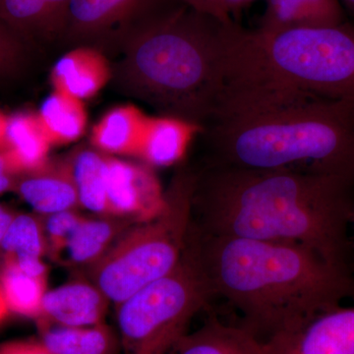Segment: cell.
Segmentation results:
<instances>
[{"mask_svg": "<svg viewBox=\"0 0 354 354\" xmlns=\"http://www.w3.org/2000/svg\"><path fill=\"white\" fill-rule=\"evenodd\" d=\"M198 138L205 165L354 176V102L225 77Z\"/></svg>", "mask_w": 354, "mask_h": 354, "instance_id": "6da1fadb", "label": "cell"}, {"mask_svg": "<svg viewBox=\"0 0 354 354\" xmlns=\"http://www.w3.org/2000/svg\"><path fill=\"white\" fill-rule=\"evenodd\" d=\"M196 213L199 234L298 244L353 270L354 176L204 165Z\"/></svg>", "mask_w": 354, "mask_h": 354, "instance_id": "7a4b0ae2", "label": "cell"}, {"mask_svg": "<svg viewBox=\"0 0 354 354\" xmlns=\"http://www.w3.org/2000/svg\"><path fill=\"white\" fill-rule=\"evenodd\" d=\"M194 239L215 297L241 314V326L266 342L354 298V270L288 242L211 236Z\"/></svg>", "mask_w": 354, "mask_h": 354, "instance_id": "3957f363", "label": "cell"}, {"mask_svg": "<svg viewBox=\"0 0 354 354\" xmlns=\"http://www.w3.org/2000/svg\"><path fill=\"white\" fill-rule=\"evenodd\" d=\"M234 21L183 4L128 35L113 76L125 93L160 115L203 127L223 86L225 43Z\"/></svg>", "mask_w": 354, "mask_h": 354, "instance_id": "277c9868", "label": "cell"}, {"mask_svg": "<svg viewBox=\"0 0 354 354\" xmlns=\"http://www.w3.org/2000/svg\"><path fill=\"white\" fill-rule=\"evenodd\" d=\"M223 77L260 79L354 102V25L228 31Z\"/></svg>", "mask_w": 354, "mask_h": 354, "instance_id": "5b68a950", "label": "cell"}, {"mask_svg": "<svg viewBox=\"0 0 354 354\" xmlns=\"http://www.w3.org/2000/svg\"><path fill=\"white\" fill-rule=\"evenodd\" d=\"M196 171L183 167L165 191L164 208L138 223L91 266L95 283L118 305L178 265L189 244Z\"/></svg>", "mask_w": 354, "mask_h": 354, "instance_id": "8992f818", "label": "cell"}, {"mask_svg": "<svg viewBox=\"0 0 354 354\" xmlns=\"http://www.w3.org/2000/svg\"><path fill=\"white\" fill-rule=\"evenodd\" d=\"M214 297L190 237L183 259L169 274L116 305L123 354H171Z\"/></svg>", "mask_w": 354, "mask_h": 354, "instance_id": "52a82bcc", "label": "cell"}, {"mask_svg": "<svg viewBox=\"0 0 354 354\" xmlns=\"http://www.w3.org/2000/svg\"><path fill=\"white\" fill-rule=\"evenodd\" d=\"M183 0H70L64 39L75 46L121 44L130 32Z\"/></svg>", "mask_w": 354, "mask_h": 354, "instance_id": "ba28073f", "label": "cell"}, {"mask_svg": "<svg viewBox=\"0 0 354 354\" xmlns=\"http://www.w3.org/2000/svg\"><path fill=\"white\" fill-rule=\"evenodd\" d=\"M264 344L268 354H354V306L324 311Z\"/></svg>", "mask_w": 354, "mask_h": 354, "instance_id": "9c48e42d", "label": "cell"}, {"mask_svg": "<svg viewBox=\"0 0 354 354\" xmlns=\"http://www.w3.org/2000/svg\"><path fill=\"white\" fill-rule=\"evenodd\" d=\"M108 199L111 216L138 223L158 215L165 196L150 167L108 156Z\"/></svg>", "mask_w": 354, "mask_h": 354, "instance_id": "30bf717a", "label": "cell"}, {"mask_svg": "<svg viewBox=\"0 0 354 354\" xmlns=\"http://www.w3.org/2000/svg\"><path fill=\"white\" fill-rule=\"evenodd\" d=\"M113 77V69L97 46H75L53 65V91L85 101L99 94Z\"/></svg>", "mask_w": 354, "mask_h": 354, "instance_id": "8fae6325", "label": "cell"}, {"mask_svg": "<svg viewBox=\"0 0 354 354\" xmlns=\"http://www.w3.org/2000/svg\"><path fill=\"white\" fill-rule=\"evenodd\" d=\"M111 300L95 283L73 281L46 291L38 321L84 327L104 323Z\"/></svg>", "mask_w": 354, "mask_h": 354, "instance_id": "7c38bea8", "label": "cell"}, {"mask_svg": "<svg viewBox=\"0 0 354 354\" xmlns=\"http://www.w3.org/2000/svg\"><path fill=\"white\" fill-rule=\"evenodd\" d=\"M70 0H0V20L23 41L64 39Z\"/></svg>", "mask_w": 354, "mask_h": 354, "instance_id": "4fadbf2b", "label": "cell"}, {"mask_svg": "<svg viewBox=\"0 0 354 354\" xmlns=\"http://www.w3.org/2000/svg\"><path fill=\"white\" fill-rule=\"evenodd\" d=\"M15 190L41 216L76 209L78 195L67 162L50 165L23 174Z\"/></svg>", "mask_w": 354, "mask_h": 354, "instance_id": "5bb4252c", "label": "cell"}, {"mask_svg": "<svg viewBox=\"0 0 354 354\" xmlns=\"http://www.w3.org/2000/svg\"><path fill=\"white\" fill-rule=\"evenodd\" d=\"M201 130L195 123L174 116H150L138 158L150 167L179 164Z\"/></svg>", "mask_w": 354, "mask_h": 354, "instance_id": "9a60e30c", "label": "cell"}, {"mask_svg": "<svg viewBox=\"0 0 354 354\" xmlns=\"http://www.w3.org/2000/svg\"><path fill=\"white\" fill-rule=\"evenodd\" d=\"M149 118L134 104L115 106L95 123L91 144L104 155L138 158Z\"/></svg>", "mask_w": 354, "mask_h": 354, "instance_id": "2e32d148", "label": "cell"}, {"mask_svg": "<svg viewBox=\"0 0 354 354\" xmlns=\"http://www.w3.org/2000/svg\"><path fill=\"white\" fill-rule=\"evenodd\" d=\"M344 22L346 15L339 0H267L258 29L278 32L328 27Z\"/></svg>", "mask_w": 354, "mask_h": 354, "instance_id": "e0dca14e", "label": "cell"}, {"mask_svg": "<svg viewBox=\"0 0 354 354\" xmlns=\"http://www.w3.org/2000/svg\"><path fill=\"white\" fill-rule=\"evenodd\" d=\"M171 354H268L264 342L241 325L209 319L196 332L186 334Z\"/></svg>", "mask_w": 354, "mask_h": 354, "instance_id": "ac0fdd59", "label": "cell"}, {"mask_svg": "<svg viewBox=\"0 0 354 354\" xmlns=\"http://www.w3.org/2000/svg\"><path fill=\"white\" fill-rule=\"evenodd\" d=\"M51 145L38 114L18 113L9 118L3 151L21 176L43 169L50 162Z\"/></svg>", "mask_w": 354, "mask_h": 354, "instance_id": "d6986e66", "label": "cell"}, {"mask_svg": "<svg viewBox=\"0 0 354 354\" xmlns=\"http://www.w3.org/2000/svg\"><path fill=\"white\" fill-rule=\"evenodd\" d=\"M129 221L114 216L84 218L55 261L66 266H92L101 259L128 227Z\"/></svg>", "mask_w": 354, "mask_h": 354, "instance_id": "ffe728a7", "label": "cell"}, {"mask_svg": "<svg viewBox=\"0 0 354 354\" xmlns=\"http://www.w3.org/2000/svg\"><path fill=\"white\" fill-rule=\"evenodd\" d=\"M41 344L53 354H116L118 344L104 323L68 327L39 321Z\"/></svg>", "mask_w": 354, "mask_h": 354, "instance_id": "44dd1931", "label": "cell"}, {"mask_svg": "<svg viewBox=\"0 0 354 354\" xmlns=\"http://www.w3.org/2000/svg\"><path fill=\"white\" fill-rule=\"evenodd\" d=\"M66 162L79 205L100 216H111L108 199V155L84 149Z\"/></svg>", "mask_w": 354, "mask_h": 354, "instance_id": "7402d4cb", "label": "cell"}, {"mask_svg": "<svg viewBox=\"0 0 354 354\" xmlns=\"http://www.w3.org/2000/svg\"><path fill=\"white\" fill-rule=\"evenodd\" d=\"M37 114L53 146L73 143L83 136L88 125L84 101L57 91L44 100Z\"/></svg>", "mask_w": 354, "mask_h": 354, "instance_id": "603a6c76", "label": "cell"}, {"mask_svg": "<svg viewBox=\"0 0 354 354\" xmlns=\"http://www.w3.org/2000/svg\"><path fill=\"white\" fill-rule=\"evenodd\" d=\"M0 286L11 312L38 320L48 291V279L28 276L12 263L2 260Z\"/></svg>", "mask_w": 354, "mask_h": 354, "instance_id": "cb8c5ba5", "label": "cell"}, {"mask_svg": "<svg viewBox=\"0 0 354 354\" xmlns=\"http://www.w3.org/2000/svg\"><path fill=\"white\" fill-rule=\"evenodd\" d=\"M0 249L3 258H43L48 254L43 218L27 214L16 215L0 243Z\"/></svg>", "mask_w": 354, "mask_h": 354, "instance_id": "d4e9b609", "label": "cell"}, {"mask_svg": "<svg viewBox=\"0 0 354 354\" xmlns=\"http://www.w3.org/2000/svg\"><path fill=\"white\" fill-rule=\"evenodd\" d=\"M41 218L48 244V254L55 260L68 241L70 235L73 234L86 216L77 213L76 209H69L41 216Z\"/></svg>", "mask_w": 354, "mask_h": 354, "instance_id": "484cf974", "label": "cell"}, {"mask_svg": "<svg viewBox=\"0 0 354 354\" xmlns=\"http://www.w3.org/2000/svg\"><path fill=\"white\" fill-rule=\"evenodd\" d=\"M23 39L0 20V76L13 75L23 62Z\"/></svg>", "mask_w": 354, "mask_h": 354, "instance_id": "4316f807", "label": "cell"}, {"mask_svg": "<svg viewBox=\"0 0 354 354\" xmlns=\"http://www.w3.org/2000/svg\"><path fill=\"white\" fill-rule=\"evenodd\" d=\"M0 354H53L41 342L13 341L0 344Z\"/></svg>", "mask_w": 354, "mask_h": 354, "instance_id": "83f0119b", "label": "cell"}, {"mask_svg": "<svg viewBox=\"0 0 354 354\" xmlns=\"http://www.w3.org/2000/svg\"><path fill=\"white\" fill-rule=\"evenodd\" d=\"M2 260L12 263L18 270L28 276L48 279V267L44 265L41 258H3Z\"/></svg>", "mask_w": 354, "mask_h": 354, "instance_id": "f1b7e54d", "label": "cell"}, {"mask_svg": "<svg viewBox=\"0 0 354 354\" xmlns=\"http://www.w3.org/2000/svg\"><path fill=\"white\" fill-rule=\"evenodd\" d=\"M20 174L11 164L6 153L0 152V194L9 190H15Z\"/></svg>", "mask_w": 354, "mask_h": 354, "instance_id": "f546056e", "label": "cell"}, {"mask_svg": "<svg viewBox=\"0 0 354 354\" xmlns=\"http://www.w3.org/2000/svg\"><path fill=\"white\" fill-rule=\"evenodd\" d=\"M183 1L186 6L192 7L200 12L215 16L218 19L223 21L234 20L225 11L221 0H183Z\"/></svg>", "mask_w": 354, "mask_h": 354, "instance_id": "4dcf8cb0", "label": "cell"}, {"mask_svg": "<svg viewBox=\"0 0 354 354\" xmlns=\"http://www.w3.org/2000/svg\"><path fill=\"white\" fill-rule=\"evenodd\" d=\"M254 1L256 0H221L225 11L234 20H235L234 17L239 16L246 7L251 6Z\"/></svg>", "mask_w": 354, "mask_h": 354, "instance_id": "1f68e13d", "label": "cell"}, {"mask_svg": "<svg viewBox=\"0 0 354 354\" xmlns=\"http://www.w3.org/2000/svg\"><path fill=\"white\" fill-rule=\"evenodd\" d=\"M15 216V214H13L12 212L9 211L6 207L0 205V243H1L4 235H6L7 230L10 227Z\"/></svg>", "mask_w": 354, "mask_h": 354, "instance_id": "d6a6232c", "label": "cell"}, {"mask_svg": "<svg viewBox=\"0 0 354 354\" xmlns=\"http://www.w3.org/2000/svg\"><path fill=\"white\" fill-rule=\"evenodd\" d=\"M9 118L3 111H0V152H2L6 146L7 128H8Z\"/></svg>", "mask_w": 354, "mask_h": 354, "instance_id": "836d02e7", "label": "cell"}, {"mask_svg": "<svg viewBox=\"0 0 354 354\" xmlns=\"http://www.w3.org/2000/svg\"><path fill=\"white\" fill-rule=\"evenodd\" d=\"M10 313L11 311L9 309L8 304H7L3 290H2L1 286H0V324L3 323Z\"/></svg>", "mask_w": 354, "mask_h": 354, "instance_id": "e575fe53", "label": "cell"}, {"mask_svg": "<svg viewBox=\"0 0 354 354\" xmlns=\"http://www.w3.org/2000/svg\"><path fill=\"white\" fill-rule=\"evenodd\" d=\"M346 7L354 14V0H344Z\"/></svg>", "mask_w": 354, "mask_h": 354, "instance_id": "d590c367", "label": "cell"}, {"mask_svg": "<svg viewBox=\"0 0 354 354\" xmlns=\"http://www.w3.org/2000/svg\"><path fill=\"white\" fill-rule=\"evenodd\" d=\"M351 228H353L354 230V213H353V227Z\"/></svg>", "mask_w": 354, "mask_h": 354, "instance_id": "8d00e7d4", "label": "cell"}]
</instances>
